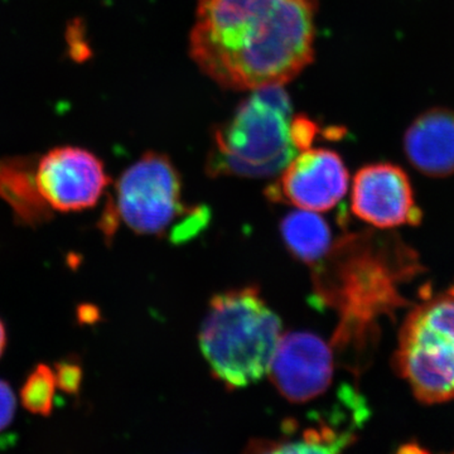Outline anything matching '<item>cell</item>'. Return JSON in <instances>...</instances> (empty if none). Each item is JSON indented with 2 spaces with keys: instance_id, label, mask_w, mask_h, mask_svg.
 Returning <instances> with one entry per match:
<instances>
[{
  "instance_id": "cell-12",
  "label": "cell",
  "mask_w": 454,
  "mask_h": 454,
  "mask_svg": "<svg viewBox=\"0 0 454 454\" xmlns=\"http://www.w3.org/2000/svg\"><path fill=\"white\" fill-rule=\"evenodd\" d=\"M37 158L12 155L0 158V200L23 226L38 227L52 219V208L41 195L35 177Z\"/></svg>"
},
{
  "instance_id": "cell-21",
  "label": "cell",
  "mask_w": 454,
  "mask_h": 454,
  "mask_svg": "<svg viewBox=\"0 0 454 454\" xmlns=\"http://www.w3.org/2000/svg\"><path fill=\"white\" fill-rule=\"evenodd\" d=\"M448 294L453 295L454 297V286H450V291H448Z\"/></svg>"
},
{
  "instance_id": "cell-3",
  "label": "cell",
  "mask_w": 454,
  "mask_h": 454,
  "mask_svg": "<svg viewBox=\"0 0 454 454\" xmlns=\"http://www.w3.org/2000/svg\"><path fill=\"white\" fill-rule=\"evenodd\" d=\"M291 98L283 86L255 90L214 133L207 172L268 178L298 153L293 142Z\"/></svg>"
},
{
  "instance_id": "cell-20",
  "label": "cell",
  "mask_w": 454,
  "mask_h": 454,
  "mask_svg": "<svg viewBox=\"0 0 454 454\" xmlns=\"http://www.w3.org/2000/svg\"><path fill=\"white\" fill-rule=\"evenodd\" d=\"M5 346H7V330H5L4 324L0 319V357L4 354Z\"/></svg>"
},
{
  "instance_id": "cell-16",
  "label": "cell",
  "mask_w": 454,
  "mask_h": 454,
  "mask_svg": "<svg viewBox=\"0 0 454 454\" xmlns=\"http://www.w3.org/2000/svg\"><path fill=\"white\" fill-rule=\"evenodd\" d=\"M317 125L306 116H294L292 121L293 142L298 151L310 148L317 134Z\"/></svg>"
},
{
  "instance_id": "cell-5",
  "label": "cell",
  "mask_w": 454,
  "mask_h": 454,
  "mask_svg": "<svg viewBox=\"0 0 454 454\" xmlns=\"http://www.w3.org/2000/svg\"><path fill=\"white\" fill-rule=\"evenodd\" d=\"M395 369L424 404L454 400V297L417 307L400 333Z\"/></svg>"
},
{
  "instance_id": "cell-17",
  "label": "cell",
  "mask_w": 454,
  "mask_h": 454,
  "mask_svg": "<svg viewBox=\"0 0 454 454\" xmlns=\"http://www.w3.org/2000/svg\"><path fill=\"white\" fill-rule=\"evenodd\" d=\"M17 399L7 381L0 380V433L8 428L16 417Z\"/></svg>"
},
{
  "instance_id": "cell-1",
  "label": "cell",
  "mask_w": 454,
  "mask_h": 454,
  "mask_svg": "<svg viewBox=\"0 0 454 454\" xmlns=\"http://www.w3.org/2000/svg\"><path fill=\"white\" fill-rule=\"evenodd\" d=\"M316 0H199L193 62L221 88H276L313 61Z\"/></svg>"
},
{
  "instance_id": "cell-15",
  "label": "cell",
  "mask_w": 454,
  "mask_h": 454,
  "mask_svg": "<svg viewBox=\"0 0 454 454\" xmlns=\"http://www.w3.org/2000/svg\"><path fill=\"white\" fill-rule=\"evenodd\" d=\"M56 385L66 394H77L82 389V369L79 363L67 360L55 366Z\"/></svg>"
},
{
  "instance_id": "cell-8",
  "label": "cell",
  "mask_w": 454,
  "mask_h": 454,
  "mask_svg": "<svg viewBox=\"0 0 454 454\" xmlns=\"http://www.w3.org/2000/svg\"><path fill=\"white\" fill-rule=\"evenodd\" d=\"M333 366V349L321 337L291 333L280 337L268 373L288 402L301 404L328 390Z\"/></svg>"
},
{
  "instance_id": "cell-2",
  "label": "cell",
  "mask_w": 454,
  "mask_h": 454,
  "mask_svg": "<svg viewBox=\"0 0 454 454\" xmlns=\"http://www.w3.org/2000/svg\"><path fill=\"white\" fill-rule=\"evenodd\" d=\"M282 336L279 316L258 288L245 286L212 298L199 340L212 375L235 390L267 375Z\"/></svg>"
},
{
  "instance_id": "cell-7",
  "label": "cell",
  "mask_w": 454,
  "mask_h": 454,
  "mask_svg": "<svg viewBox=\"0 0 454 454\" xmlns=\"http://www.w3.org/2000/svg\"><path fill=\"white\" fill-rule=\"evenodd\" d=\"M348 181V170L336 152L309 148L293 157L265 192L273 202L325 212L336 207L345 197Z\"/></svg>"
},
{
  "instance_id": "cell-14",
  "label": "cell",
  "mask_w": 454,
  "mask_h": 454,
  "mask_svg": "<svg viewBox=\"0 0 454 454\" xmlns=\"http://www.w3.org/2000/svg\"><path fill=\"white\" fill-rule=\"evenodd\" d=\"M57 385L55 372L40 364L33 369L20 389V402L29 413L49 417L55 403Z\"/></svg>"
},
{
  "instance_id": "cell-18",
  "label": "cell",
  "mask_w": 454,
  "mask_h": 454,
  "mask_svg": "<svg viewBox=\"0 0 454 454\" xmlns=\"http://www.w3.org/2000/svg\"><path fill=\"white\" fill-rule=\"evenodd\" d=\"M98 317H100L98 310L94 306H90V304L80 306L79 309H77V318H79V322H82V324H95Z\"/></svg>"
},
{
  "instance_id": "cell-10",
  "label": "cell",
  "mask_w": 454,
  "mask_h": 454,
  "mask_svg": "<svg viewBox=\"0 0 454 454\" xmlns=\"http://www.w3.org/2000/svg\"><path fill=\"white\" fill-rule=\"evenodd\" d=\"M339 394L333 417L325 414L301 430L284 424L282 438L254 441L247 452L337 453L346 450L356 441V429L365 422L369 411L363 396L351 387H343Z\"/></svg>"
},
{
  "instance_id": "cell-6",
  "label": "cell",
  "mask_w": 454,
  "mask_h": 454,
  "mask_svg": "<svg viewBox=\"0 0 454 454\" xmlns=\"http://www.w3.org/2000/svg\"><path fill=\"white\" fill-rule=\"evenodd\" d=\"M35 177L41 195L59 212L94 207L110 184L103 160L74 145L57 146L38 158Z\"/></svg>"
},
{
  "instance_id": "cell-11",
  "label": "cell",
  "mask_w": 454,
  "mask_h": 454,
  "mask_svg": "<svg viewBox=\"0 0 454 454\" xmlns=\"http://www.w3.org/2000/svg\"><path fill=\"white\" fill-rule=\"evenodd\" d=\"M406 158L415 169L429 177L454 173V112L434 107L420 114L404 137Z\"/></svg>"
},
{
  "instance_id": "cell-9",
  "label": "cell",
  "mask_w": 454,
  "mask_h": 454,
  "mask_svg": "<svg viewBox=\"0 0 454 454\" xmlns=\"http://www.w3.org/2000/svg\"><path fill=\"white\" fill-rule=\"evenodd\" d=\"M351 210L358 219L379 229L418 226L423 212L415 205L408 175L391 163L363 167L354 178Z\"/></svg>"
},
{
  "instance_id": "cell-13",
  "label": "cell",
  "mask_w": 454,
  "mask_h": 454,
  "mask_svg": "<svg viewBox=\"0 0 454 454\" xmlns=\"http://www.w3.org/2000/svg\"><path fill=\"white\" fill-rule=\"evenodd\" d=\"M286 249L306 264L321 262L333 247V231L317 212L298 210L286 215L280 223Z\"/></svg>"
},
{
  "instance_id": "cell-19",
  "label": "cell",
  "mask_w": 454,
  "mask_h": 454,
  "mask_svg": "<svg viewBox=\"0 0 454 454\" xmlns=\"http://www.w3.org/2000/svg\"><path fill=\"white\" fill-rule=\"evenodd\" d=\"M399 453H429V450L420 446L417 442H411V443H406L400 448Z\"/></svg>"
},
{
  "instance_id": "cell-4",
  "label": "cell",
  "mask_w": 454,
  "mask_h": 454,
  "mask_svg": "<svg viewBox=\"0 0 454 454\" xmlns=\"http://www.w3.org/2000/svg\"><path fill=\"white\" fill-rule=\"evenodd\" d=\"M113 201L122 223L136 234L168 236L173 243L195 238L210 220L205 207L184 205L177 168L157 152L142 155L122 172Z\"/></svg>"
}]
</instances>
